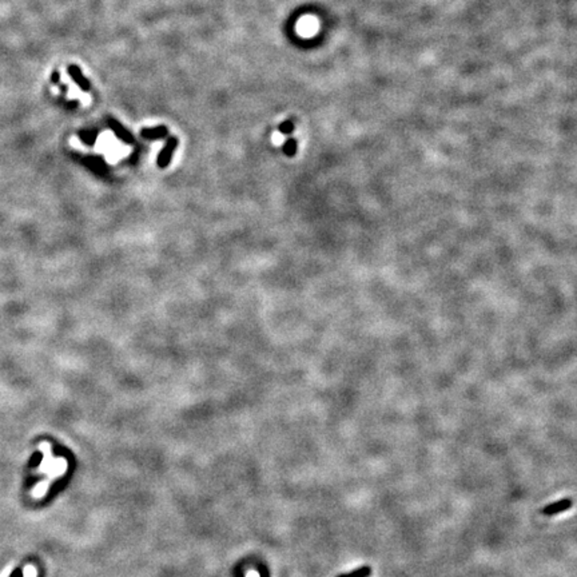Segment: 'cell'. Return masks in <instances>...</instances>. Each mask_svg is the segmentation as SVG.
<instances>
[{
	"mask_svg": "<svg viewBox=\"0 0 577 577\" xmlns=\"http://www.w3.org/2000/svg\"><path fill=\"white\" fill-rule=\"evenodd\" d=\"M176 146H178V139H176L175 136H170L167 139V142H166V144H164L163 150L159 152V155H158V160H156V164H158V167L160 168H166L170 164V162H171V158H172V154H174V151H175Z\"/></svg>",
	"mask_w": 577,
	"mask_h": 577,
	"instance_id": "1",
	"label": "cell"
},
{
	"mask_svg": "<svg viewBox=\"0 0 577 577\" xmlns=\"http://www.w3.org/2000/svg\"><path fill=\"white\" fill-rule=\"evenodd\" d=\"M570 506H572V500L570 498H562V500H558V501L546 505L542 509V513L545 514V516H554V514L561 513L564 510H568Z\"/></svg>",
	"mask_w": 577,
	"mask_h": 577,
	"instance_id": "2",
	"label": "cell"
},
{
	"mask_svg": "<svg viewBox=\"0 0 577 577\" xmlns=\"http://www.w3.org/2000/svg\"><path fill=\"white\" fill-rule=\"evenodd\" d=\"M108 124H110V127H111V130L114 131V134H115L120 140H123L124 143H132V142H134V136H132L131 132H128L119 122H116V120L114 119H108Z\"/></svg>",
	"mask_w": 577,
	"mask_h": 577,
	"instance_id": "3",
	"label": "cell"
},
{
	"mask_svg": "<svg viewBox=\"0 0 577 577\" xmlns=\"http://www.w3.org/2000/svg\"><path fill=\"white\" fill-rule=\"evenodd\" d=\"M140 135L144 139H159V138H164L167 135V127L166 126H158V127L152 128H143L140 131Z\"/></svg>",
	"mask_w": 577,
	"mask_h": 577,
	"instance_id": "4",
	"label": "cell"
},
{
	"mask_svg": "<svg viewBox=\"0 0 577 577\" xmlns=\"http://www.w3.org/2000/svg\"><path fill=\"white\" fill-rule=\"evenodd\" d=\"M371 574V568L370 566H361V568H358V569L353 570V572H349V573H343V574H339V576L337 577H369Z\"/></svg>",
	"mask_w": 577,
	"mask_h": 577,
	"instance_id": "5",
	"label": "cell"
},
{
	"mask_svg": "<svg viewBox=\"0 0 577 577\" xmlns=\"http://www.w3.org/2000/svg\"><path fill=\"white\" fill-rule=\"evenodd\" d=\"M283 152L287 156L295 155V152H297V140L294 138H290V139H287L285 142V144H283Z\"/></svg>",
	"mask_w": 577,
	"mask_h": 577,
	"instance_id": "6",
	"label": "cell"
},
{
	"mask_svg": "<svg viewBox=\"0 0 577 577\" xmlns=\"http://www.w3.org/2000/svg\"><path fill=\"white\" fill-rule=\"evenodd\" d=\"M278 130L281 134L289 135V134H291V132L294 131V123H293L291 120H285V122H282V123L279 124Z\"/></svg>",
	"mask_w": 577,
	"mask_h": 577,
	"instance_id": "7",
	"label": "cell"
},
{
	"mask_svg": "<svg viewBox=\"0 0 577 577\" xmlns=\"http://www.w3.org/2000/svg\"><path fill=\"white\" fill-rule=\"evenodd\" d=\"M249 577H258V574L255 573V572H250V573H249Z\"/></svg>",
	"mask_w": 577,
	"mask_h": 577,
	"instance_id": "8",
	"label": "cell"
}]
</instances>
